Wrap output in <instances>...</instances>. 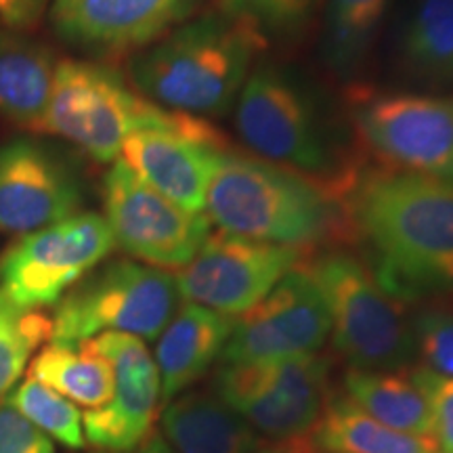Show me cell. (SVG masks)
I'll return each instance as SVG.
<instances>
[{
  "label": "cell",
  "instance_id": "obj_1",
  "mask_svg": "<svg viewBox=\"0 0 453 453\" xmlns=\"http://www.w3.org/2000/svg\"><path fill=\"white\" fill-rule=\"evenodd\" d=\"M384 290L413 300L453 258V180L349 160L327 180Z\"/></svg>",
  "mask_w": 453,
  "mask_h": 453
},
{
  "label": "cell",
  "instance_id": "obj_2",
  "mask_svg": "<svg viewBox=\"0 0 453 453\" xmlns=\"http://www.w3.org/2000/svg\"><path fill=\"white\" fill-rule=\"evenodd\" d=\"M203 208L220 234L303 252L353 243L342 203L321 180L231 150L217 157Z\"/></svg>",
  "mask_w": 453,
  "mask_h": 453
},
{
  "label": "cell",
  "instance_id": "obj_3",
  "mask_svg": "<svg viewBox=\"0 0 453 453\" xmlns=\"http://www.w3.org/2000/svg\"><path fill=\"white\" fill-rule=\"evenodd\" d=\"M267 38L220 15L162 36L130 61V81L151 104L191 116H220L234 105Z\"/></svg>",
  "mask_w": 453,
  "mask_h": 453
},
{
  "label": "cell",
  "instance_id": "obj_4",
  "mask_svg": "<svg viewBox=\"0 0 453 453\" xmlns=\"http://www.w3.org/2000/svg\"><path fill=\"white\" fill-rule=\"evenodd\" d=\"M332 319L334 350L350 370H405L416 357L411 317L403 300L384 290L376 273L353 254L334 250L307 260Z\"/></svg>",
  "mask_w": 453,
  "mask_h": 453
},
{
  "label": "cell",
  "instance_id": "obj_5",
  "mask_svg": "<svg viewBox=\"0 0 453 453\" xmlns=\"http://www.w3.org/2000/svg\"><path fill=\"white\" fill-rule=\"evenodd\" d=\"M179 298L168 271L111 260L90 271L55 304L50 342L82 344L107 332L156 340L177 313Z\"/></svg>",
  "mask_w": 453,
  "mask_h": 453
},
{
  "label": "cell",
  "instance_id": "obj_6",
  "mask_svg": "<svg viewBox=\"0 0 453 453\" xmlns=\"http://www.w3.org/2000/svg\"><path fill=\"white\" fill-rule=\"evenodd\" d=\"M332 361L300 355L265 364H220L212 390L265 441L307 453L327 401Z\"/></svg>",
  "mask_w": 453,
  "mask_h": 453
},
{
  "label": "cell",
  "instance_id": "obj_7",
  "mask_svg": "<svg viewBox=\"0 0 453 453\" xmlns=\"http://www.w3.org/2000/svg\"><path fill=\"white\" fill-rule=\"evenodd\" d=\"M162 110L110 67L65 59L55 70L38 130L78 145L95 162L110 164L120 156L128 134L160 118Z\"/></svg>",
  "mask_w": 453,
  "mask_h": 453
},
{
  "label": "cell",
  "instance_id": "obj_8",
  "mask_svg": "<svg viewBox=\"0 0 453 453\" xmlns=\"http://www.w3.org/2000/svg\"><path fill=\"white\" fill-rule=\"evenodd\" d=\"M347 99L357 139L378 164L453 180V97L355 84Z\"/></svg>",
  "mask_w": 453,
  "mask_h": 453
},
{
  "label": "cell",
  "instance_id": "obj_9",
  "mask_svg": "<svg viewBox=\"0 0 453 453\" xmlns=\"http://www.w3.org/2000/svg\"><path fill=\"white\" fill-rule=\"evenodd\" d=\"M116 248L110 225L93 212L19 237L0 258V292L21 309L53 307Z\"/></svg>",
  "mask_w": 453,
  "mask_h": 453
},
{
  "label": "cell",
  "instance_id": "obj_10",
  "mask_svg": "<svg viewBox=\"0 0 453 453\" xmlns=\"http://www.w3.org/2000/svg\"><path fill=\"white\" fill-rule=\"evenodd\" d=\"M237 133L254 154L311 179L336 170L330 162L315 107L290 76L263 65L250 72L240 90Z\"/></svg>",
  "mask_w": 453,
  "mask_h": 453
},
{
  "label": "cell",
  "instance_id": "obj_11",
  "mask_svg": "<svg viewBox=\"0 0 453 453\" xmlns=\"http://www.w3.org/2000/svg\"><path fill=\"white\" fill-rule=\"evenodd\" d=\"M105 220L116 246L157 269H183L211 235V220L143 183L122 160L104 180Z\"/></svg>",
  "mask_w": 453,
  "mask_h": 453
},
{
  "label": "cell",
  "instance_id": "obj_12",
  "mask_svg": "<svg viewBox=\"0 0 453 453\" xmlns=\"http://www.w3.org/2000/svg\"><path fill=\"white\" fill-rule=\"evenodd\" d=\"M304 260L298 248L211 234L174 275L179 296L226 317H240L260 303Z\"/></svg>",
  "mask_w": 453,
  "mask_h": 453
},
{
  "label": "cell",
  "instance_id": "obj_13",
  "mask_svg": "<svg viewBox=\"0 0 453 453\" xmlns=\"http://www.w3.org/2000/svg\"><path fill=\"white\" fill-rule=\"evenodd\" d=\"M226 147L225 134L191 113L164 107L160 118L130 133L122 162L137 177L189 212H202L206 187Z\"/></svg>",
  "mask_w": 453,
  "mask_h": 453
},
{
  "label": "cell",
  "instance_id": "obj_14",
  "mask_svg": "<svg viewBox=\"0 0 453 453\" xmlns=\"http://www.w3.org/2000/svg\"><path fill=\"white\" fill-rule=\"evenodd\" d=\"M330 332L324 294L300 263L260 303L237 317L220 364H265L315 355Z\"/></svg>",
  "mask_w": 453,
  "mask_h": 453
},
{
  "label": "cell",
  "instance_id": "obj_15",
  "mask_svg": "<svg viewBox=\"0 0 453 453\" xmlns=\"http://www.w3.org/2000/svg\"><path fill=\"white\" fill-rule=\"evenodd\" d=\"M113 372L110 403L82 413L84 439L105 453L130 451L151 434L157 407L162 403V382L156 359L137 336L107 332L87 340Z\"/></svg>",
  "mask_w": 453,
  "mask_h": 453
},
{
  "label": "cell",
  "instance_id": "obj_16",
  "mask_svg": "<svg viewBox=\"0 0 453 453\" xmlns=\"http://www.w3.org/2000/svg\"><path fill=\"white\" fill-rule=\"evenodd\" d=\"M81 185L65 162L32 139L0 147V231L32 234L78 214Z\"/></svg>",
  "mask_w": 453,
  "mask_h": 453
},
{
  "label": "cell",
  "instance_id": "obj_17",
  "mask_svg": "<svg viewBox=\"0 0 453 453\" xmlns=\"http://www.w3.org/2000/svg\"><path fill=\"white\" fill-rule=\"evenodd\" d=\"M194 0H53L57 36L90 53L120 55L160 41Z\"/></svg>",
  "mask_w": 453,
  "mask_h": 453
},
{
  "label": "cell",
  "instance_id": "obj_18",
  "mask_svg": "<svg viewBox=\"0 0 453 453\" xmlns=\"http://www.w3.org/2000/svg\"><path fill=\"white\" fill-rule=\"evenodd\" d=\"M234 324V317L200 304H180L157 336L156 365L162 382V405L177 399L220 361Z\"/></svg>",
  "mask_w": 453,
  "mask_h": 453
},
{
  "label": "cell",
  "instance_id": "obj_19",
  "mask_svg": "<svg viewBox=\"0 0 453 453\" xmlns=\"http://www.w3.org/2000/svg\"><path fill=\"white\" fill-rule=\"evenodd\" d=\"M162 439L174 453H257L265 439L214 393H189L164 405Z\"/></svg>",
  "mask_w": 453,
  "mask_h": 453
},
{
  "label": "cell",
  "instance_id": "obj_20",
  "mask_svg": "<svg viewBox=\"0 0 453 453\" xmlns=\"http://www.w3.org/2000/svg\"><path fill=\"white\" fill-rule=\"evenodd\" d=\"M317 453H443L434 437L399 433L357 407L344 393H330L309 437Z\"/></svg>",
  "mask_w": 453,
  "mask_h": 453
},
{
  "label": "cell",
  "instance_id": "obj_21",
  "mask_svg": "<svg viewBox=\"0 0 453 453\" xmlns=\"http://www.w3.org/2000/svg\"><path fill=\"white\" fill-rule=\"evenodd\" d=\"M55 55L24 36H0V116L41 128L55 81Z\"/></svg>",
  "mask_w": 453,
  "mask_h": 453
},
{
  "label": "cell",
  "instance_id": "obj_22",
  "mask_svg": "<svg viewBox=\"0 0 453 453\" xmlns=\"http://www.w3.org/2000/svg\"><path fill=\"white\" fill-rule=\"evenodd\" d=\"M344 395L384 426L399 433L434 437L433 413L420 384L410 367L393 372L349 370L344 373Z\"/></svg>",
  "mask_w": 453,
  "mask_h": 453
},
{
  "label": "cell",
  "instance_id": "obj_23",
  "mask_svg": "<svg viewBox=\"0 0 453 453\" xmlns=\"http://www.w3.org/2000/svg\"><path fill=\"white\" fill-rule=\"evenodd\" d=\"M27 367V376L87 410L107 405L113 395L111 367L88 342H49Z\"/></svg>",
  "mask_w": 453,
  "mask_h": 453
},
{
  "label": "cell",
  "instance_id": "obj_24",
  "mask_svg": "<svg viewBox=\"0 0 453 453\" xmlns=\"http://www.w3.org/2000/svg\"><path fill=\"white\" fill-rule=\"evenodd\" d=\"M407 72L418 81L453 82V0H416L401 36Z\"/></svg>",
  "mask_w": 453,
  "mask_h": 453
},
{
  "label": "cell",
  "instance_id": "obj_25",
  "mask_svg": "<svg viewBox=\"0 0 453 453\" xmlns=\"http://www.w3.org/2000/svg\"><path fill=\"white\" fill-rule=\"evenodd\" d=\"M390 0H326V55L336 72L364 64Z\"/></svg>",
  "mask_w": 453,
  "mask_h": 453
},
{
  "label": "cell",
  "instance_id": "obj_26",
  "mask_svg": "<svg viewBox=\"0 0 453 453\" xmlns=\"http://www.w3.org/2000/svg\"><path fill=\"white\" fill-rule=\"evenodd\" d=\"M53 319L36 309H21L0 292V403L15 390L34 350L50 340Z\"/></svg>",
  "mask_w": 453,
  "mask_h": 453
},
{
  "label": "cell",
  "instance_id": "obj_27",
  "mask_svg": "<svg viewBox=\"0 0 453 453\" xmlns=\"http://www.w3.org/2000/svg\"><path fill=\"white\" fill-rule=\"evenodd\" d=\"M7 401L57 443L70 447V449H82L87 445L82 411L65 396L49 388L47 384L27 376L21 387L9 395Z\"/></svg>",
  "mask_w": 453,
  "mask_h": 453
},
{
  "label": "cell",
  "instance_id": "obj_28",
  "mask_svg": "<svg viewBox=\"0 0 453 453\" xmlns=\"http://www.w3.org/2000/svg\"><path fill=\"white\" fill-rule=\"evenodd\" d=\"M315 0H214L225 19L235 21L267 38V34H290L307 21Z\"/></svg>",
  "mask_w": 453,
  "mask_h": 453
},
{
  "label": "cell",
  "instance_id": "obj_29",
  "mask_svg": "<svg viewBox=\"0 0 453 453\" xmlns=\"http://www.w3.org/2000/svg\"><path fill=\"white\" fill-rule=\"evenodd\" d=\"M413 349L424 370L453 378V307L447 303L424 304L411 317Z\"/></svg>",
  "mask_w": 453,
  "mask_h": 453
},
{
  "label": "cell",
  "instance_id": "obj_30",
  "mask_svg": "<svg viewBox=\"0 0 453 453\" xmlns=\"http://www.w3.org/2000/svg\"><path fill=\"white\" fill-rule=\"evenodd\" d=\"M413 380L420 384L426 395L430 413H433L434 439L443 453H453V378H443L437 373L411 367Z\"/></svg>",
  "mask_w": 453,
  "mask_h": 453
},
{
  "label": "cell",
  "instance_id": "obj_31",
  "mask_svg": "<svg viewBox=\"0 0 453 453\" xmlns=\"http://www.w3.org/2000/svg\"><path fill=\"white\" fill-rule=\"evenodd\" d=\"M0 453H55V445L4 399L0 403Z\"/></svg>",
  "mask_w": 453,
  "mask_h": 453
},
{
  "label": "cell",
  "instance_id": "obj_32",
  "mask_svg": "<svg viewBox=\"0 0 453 453\" xmlns=\"http://www.w3.org/2000/svg\"><path fill=\"white\" fill-rule=\"evenodd\" d=\"M49 0H0V17L13 27H30L41 19Z\"/></svg>",
  "mask_w": 453,
  "mask_h": 453
},
{
  "label": "cell",
  "instance_id": "obj_33",
  "mask_svg": "<svg viewBox=\"0 0 453 453\" xmlns=\"http://www.w3.org/2000/svg\"><path fill=\"white\" fill-rule=\"evenodd\" d=\"M101 453H105V451H101ZM120 453H174V451L170 449L166 441L162 439V434L151 433L150 437H147L139 447H134V449H130V451H120Z\"/></svg>",
  "mask_w": 453,
  "mask_h": 453
},
{
  "label": "cell",
  "instance_id": "obj_34",
  "mask_svg": "<svg viewBox=\"0 0 453 453\" xmlns=\"http://www.w3.org/2000/svg\"><path fill=\"white\" fill-rule=\"evenodd\" d=\"M437 286H445L449 288V290H453V258L447 260L443 267H441Z\"/></svg>",
  "mask_w": 453,
  "mask_h": 453
},
{
  "label": "cell",
  "instance_id": "obj_35",
  "mask_svg": "<svg viewBox=\"0 0 453 453\" xmlns=\"http://www.w3.org/2000/svg\"><path fill=\"white\" fill-rule=\"evenodd\" d=\"M257 453H304V451L292 445H275V447H263V449H258Z\"/></svg>",
  "mask_w": 453,
  "mask_h": 453
}]
</instances>
